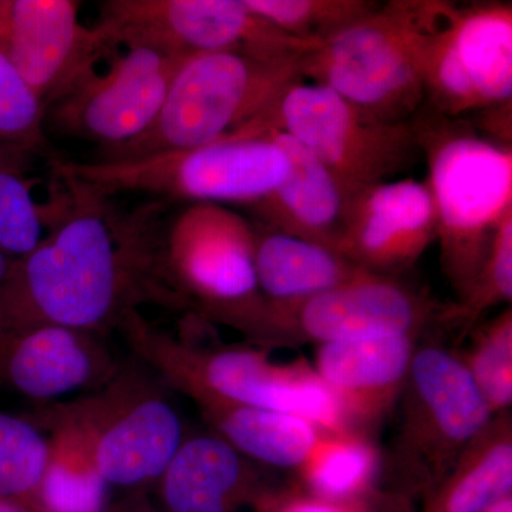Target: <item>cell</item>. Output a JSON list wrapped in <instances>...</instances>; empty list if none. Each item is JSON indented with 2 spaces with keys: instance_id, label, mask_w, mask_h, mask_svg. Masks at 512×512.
Here are the masks:
<instances>
[{
  "instance_id": "cell-28",
  "label": "cell",
  "mask_w": 512,
  "mask_h": 512,
  "mask_svg": "<svg viewBox=\"0 0 512 512\" xmlns=\"http://www.w3.org/2000/svg\"><path fill=\"white\" fill-rule=\"evenodd\" d=\"M463 362L493 416L507 412L512 403L511 308L478 330Z\"/></svg>"
},
{
  "instance_id": "cell-32",
  "label": "cell",
  "mask_w": 512,
  "mask_h": 512,
  "mask_svg": "<svg viewBox=\"0 0 512 512\" xmlns=\"http://www.w3.org/2000/svg\"><path fill=\"white\" fill-rule=\"evenodd\" d=\"M511 113L512 100L495 104L481 111H477L473 127L483 130L495 138V143L511 146Z\"/></svg>"
},
{
  "instance_id": "cell-18",
  "label": "cell",
  "mask_w": 512,
  "mask_h": 512,
  "mask_svg": "<svg viewBox=\"0 0 512 512\" xmlns=\"http://www.w3.org/2000/svg\"><path fill=\"white\" fill-rule=\"evenodd\" d=\"M264 134L274 138L285 151L289 171L272 194L248 210L262 224L336 251L353 192L288 134L279 131Z\"/></svg>"
},
{
  "instance_id": "cell-15",
  "label": "cell",
  "mask_w": 512,
  "mask_h": 512,
  "mask_svg": "<svg viewBox=\"0 0 512 512\" xmlns=\"http://www.w3.org/2000/svg\"><path fill=\"white\" fill-rule=\"evenodd\" d=\"M74 0H0V52L47 109L116 50L103 30L80 22Z\"/></svg>"
},
{
  "instance_id": "cell-26",
  "label": "cell",
  "mask_w": 512,
  "mask_h": 512,
  "mask_svg": "<svg viewBox=\"0 0 512 512\" xmlns=\"http://www.w3.org/2000/svg\"><path fill=\"white\" fill-rule=\"evenodd\" d=\"M377 467L376 448L352 431H325L303 466L313 490L329 500H342L365 490Z\"/></svg>"
},
{
  "instance_id": "cell-12",
  "label": "cell",
  "mask_w": 512,
  "mask_h": 512,
  "mask_svg": "<svg viewBox=\"0 0 512 512\" xmlns=\"http://www.w3.org/2000/svg\"><path fill=\"white\" fill-rule=\"evenodd\" d=\"M433 316L424 296L396 281L365 271L352 281L303 301L264 302L242 333L259 345L339 342L416 336Z\"/></svg>"
},
{
  "instance_id": "cell-22",
  "label": "cell",
  "mask_w": 512,
  "mask_h": 512,
  "mask_svg": "<svg viewBox=\"0 0 512 512\" xmlns=\"http://www.w3.org/2000/svg\"><path fill=\"white\" fill-rule=\"evenodd\" d=\"M205 419L242 456L275 467H303L325 431L296 414L195 397Z\"/></svg>"
},
{
  "instance_id": "cell-1",
  "label": "cell",
  "mask_w": 512,
  "mask_h": 512,
  "mask_svg": "<svg viewBox=\"0 0 512 512\" xmlns=\"http://www.w3.org/2000/svg\"><path fill=\"white\" fill-rule=\"evenodd\" d=\"M49 235L0 286V328L60 326L103 335L141 305L187 309L165 266L167 202L124 208L116 195L53 171Z\"/></svg>"
},
{
  "instance_id": "cell-37",
  "label": "cell",
  "mask_w": 512,
  "mask_h": 512,
  "mask_svg": "<svg viewBox=\"0 0 512 512\" xmlns=\"http://www.w3.org/2000/svg\"><path fill=\"white\" fill-rule=\"evenodd\" d=\"M0 512H29L19 505L8 503V501L0 500Z\"/></svg>"
},
{
  "instance_id": "cell-27",
  "label": "cell",
  "mask_w": 512,
  "mask_h": 512,
  "mask_svg": "<svg viewBox=\"0 0 512 512\" xmlns=\"http://www.w3.org/2000/svg\"><path fill=\"white\" fill-rule=\"evenodd\" d=\"M262 18L286 35L320 43L375 13L373 0H245Z\"/></svg>"
},
{
  "instance_id": "cell-36",
  "label": "cell",
  "mask_w": 512,
  "mask_h": 512,
  "mask_svg": "<svg viewBox=\"0 0 512 512\" xmlns=\"http://www.w3.org/2000/svg\"><path fill=\"white\" fill-rule=\"evenodd\" d=\"M485 512H512V498L511 495L503 498V500L498 501L497 504H494L493 507L488 508Z\"/></svg>"
},
{
  "instance_id": "cell-6",
  "label": "cell",
  "mask_w": 512,
  "mask_h": 512,
  "mask_svg": "<svg viewBox=\"0 0 512 512\" xmlns=\"http://www.w3.org/2000/svg\"><path fill=\"white\" fill-rule=\"evenodd\" d=\"M52 170L72 175L110 194L138 192L161 201L238 204L252 207L279 187L289 160L268 134H229L205 146L121 161H53Z\"/></svg>"
},
{
  "instance_id": "cell-9",
  "label": "cell",
  "mask_w": 512,
  "mask_h": 512,
  "mask_svg": "<svg viewBox=\"0 0 512 512\" xmlns=\"http://www.w3.org/2000/svg\"><path fill=\"white\" fill-rule=\"evenodd\" d=\"M96 26L114 47L147 43L183 56L232 53L299 63L319 46L286 35L245 0H109Z\"/></svg>"
},
{
  "instance_id": "cell-13",
  "label": "cell",
  "mask_w": 512,
  "mask_h": 512,
  "mask_svg": "<svg viewBox=\"0 0 512 512\" xmlns=\"http://www.w3.org/2000/svg\"><path fill=\"white\" fill-rule=\"evenodd\" d=\"M397 466L444 478L494 419L461 357L441 348L414 352L404 384Z\"/></svg>"
},
{
  "instance_id": "cell-19",
  "label": "cell",
  "mask_w": 512,
  "mask_h": 512,
  "mask_svg": "<svg viewBox=\"0 0 512 512\" xmlns=\"http://www.w3.org/2000/svg\"><path fill=\"white\" fill-rule=\"evenodd\" d=\"M414 352V336L322 343L315 372L339 397L349 423L375 420L402 394Z\"/></svg>"
},
{
  "instance_id": "cell-17",
  "label": "cell",
  "mask_w": 512,
  "mask_h": 512,
  "mask_svg": "<svg viewBox=\"0 0 512 512\" xmlns=\"http://www.w3.org/2000/svg\"><path fill=\"white\" fill-rule=\"evenodd\" d=\"M119 369L94 333L50 325L0 328V389L28 399L99 389Z\"/></svg>"
},
{
  "instance_id": "cell-29",
  "label": "cell",
  "mask_w": 512,
  "mask_h": 512,
  "mask_svg": "<svg viewBox=\"0 0 512 512\" xmlns=\"http://www.w3.org/2000/svg\"><path fill=\"white\" fill-rule=\"evenodd\" d=\"M47 107L0 52V144L26 154L47 150Z\"/></svg>"
},
{
  "instance_id": "cell-33",
  "label": "cell",
  "mask_w": 512,
  "mask_h": 512,
  "mask_svg": "<svg viewBox=\"0 0 512 512\" xmlns=\"http://www.w3.org/2000/svg\"><path fill=\"white\" fill-rule=\"evenodd\" d=\"M28 160L29 154L23 153L18 148L0 144V170H6V168H22V170H26L29 163Z\"/></svg>"
},
{
  "instance_id": "cell-7",
  "label": "cell",
  "mask_w": 512,
  "mask_h": 512,
  "mask_svg": "<svg viewBox=\"0 0 512 512\" xmlns=\"http://www.w3.org/2000/svg\"><path fill=\"white\" fill-rule=\"evenodd\" d=\"M266 131L298 141L350 192L392 181L421 157L412 121L372 119L332 90L303 80L232 134L256 137Z\"/></svg>"
},
{
  "instance_id": "cell-31",
  "label": "cell",
  "mask_w": 512,
  "mask_h": 512,
  "mask_svg": "<svg viewBox=\"0 0 512 512\" xmlns=\"http://www.w3.org/2000/svg\"><path fill=\"white\" fill-rule=\"evenodd\" d=\"M45 227L26 170H0V249L13 261L32 254L45 238Z\"/></svg>"
},
{
  "instance_id": "cell-30",
  "label": "cell",
  "mask_w": 512,
  "mask_h": 512,
  "mask_svg": "<svg viewBox=\"0 0 512 512\" xmlns=\"http://www.w3.org/2000/svg\"><path fill=\"white\" fill-rule=\"evenodd\" d=\"M512 299V214L508 215L495 232L490 251L478 272L473 288L461 303L440 311L443 323L468 328L501 303Z\"/></svg>"
},
{
  "instance_id": "cell-35",
  "label": "cell",
  "mask_w": 512,
  "mask_h": 512,
  "mask_svg": "<svg viewBox=\"0 0 512 512\" xmlns=\"http://www.w3.org/2000/svg\"><path fill=\"white\" fill-rule=\"evenodd\" d=\"M13 264V259L9 258L5 252L0 249V286H2L3 281H5L6 276H8L10 271V266Z\"/></svg>"
},
{
  "instance_id": "cell-24",
  "label": "cell",
  "mask_w": 512,
  "mask_h": 512,
  "mask_svg": "<svg viewBox=\"0 0 512 512\" xmlns=\"http://www.w3.org/2000/svg\"><path fill=\"white\" fill-rule=\"evenodd\" d=\"M52 436L40 512H103L109 484L101 477L83 434L47 410Z\"/></svg>"
},
{
  "instance_id": "cell-23",
  "label": "cell",
  "mask_w": 512,
  "mask_h": 512,
  "mask_svg": "<svg viewBox=\"0 0 512 512\" xmlns=\"http://www.w3.org/2000/svg\"><path fill=\"white\" fill-rule=\"evenodd\" d=\"M497 416L444 477L436 512H485L511 495V417Z\"/></svg>"
},
{
  "instance_id": "cell-25",
  "label": "cell",
  "mask_w": 512,
  "mask_h": 512,
  "mask_svg": "<svg viewBox=\"0 0 512 512\" xmlns=\"http://www.w3.org/2000/svg\"><path fill=\"white\" fill-rule=\"evenodd\" d=\"M50 456V440L35 424L0 412V500L40 512V488Z\"/></svg>"
},
{
  "instance_id": "cell-3",
  "label": "cell",
  "mask_w": 512,
  "mask_h": 512,
  "mask_svg": "<svg viewBox=\"0 0 512 512\" xmlns=\"http://www.w3.org/2000/svg\"><path fill=\"white\" fill-rule=\"evenodd\" d=\"M117 329L144 366L190 399L296 414L328 433L349 431L339 397L306 363L276 365L265 350L197 348L154 328L140 311Z\"/></svg>"
},
{
  "instance_id": "cell-8",
  "label": "cell",
  "mask_w": 512,
  "mask_h": 512,
  "mask_svg": "<svg viewBox=\"0 0 512 512\" xmlns=\"http://www.w3.org/2000/svg\"><path fill=\"white\" fill-rule=\"evenodd\" d=\"M299 72L372 119L409 123L424 106V92L407 0L386 3L320 43L302 57Z\"/></svg>"
},
{
  "instance_id": "cell-14",
  "label": "cell",
  "mask_w": 512,
  "mask_h": 512,
  "mask_svg": "<svg viewBox=\"0 0 512 512\" xmlns=\"http://www.w3.org/2000/svg\"><path fill=\"white\" fill-rule=\"evenodd\" d=\"M126 47L106 73L90 74L47 109V128L97 144V153L146 133L187 56L147 43Z\"/></svg>"
},
{
  "instance_id": "cell-2",
  "label": "cell",
  "mask_w": 512,
  "mask_h": 512,
  "mask_svg": "<svg viewBox=\"0 0 512 512\" xmlns=\"http://www.w3.org/2000/svg\"><path fill=\"white\" fill-rule=\"evenodd\" d=\"M426 158L440 261L461 299L473 288L495 232L512 214V146L481 137L470 121L424 104L412 119Z\"/></svg>"
},
{
  "instance_id": "cell-4",
  "label": "cell",
  "mask_w": 512,
  "mask_h": 512,
  "mask_svg": "<svg viewBox=\"0 0 512 512\" xmlns=\"http://www.w3.org/2000/svg\"><path fill=\"white\" fill-rule=\"evenodd\" d=\"M424 104L461 119L512 100L510 2H407Z\"/></svg>"
},
{
  "instance_id": "cell-5",
  "label": "cell",
  "mask_w": 512,
  "mask_h": 512,
  "mask_svg": "<svg viewBox=\"0 0 512 512\" xmlns=\"http://www.w3.org/2000/svg\"><path fill=\"white\" fill-rule=\"evenodd\" d=\"M299 80V63L258 62L232 53L187 56L146 133L97 153L94 161L136 160L205 146L254 120Z\"/></svg>"
},
{
  "instance_id": "cell-34",
  "label": "cell",
  "mask_w": 512,
  "mask_h": 512,
  "mask_svg": "<svg viewBox=\"0 0 512 512\" xmlns=\"http://www.w3.org/2000/svg\"><path fill=\"white\" fill-rule=\"evenodd\" d=\"M286 512H340L336 508L330 507V505L322 503H302L295 505L291 510Z\"/></svg>"
},
{
  "instance_id": "cell-16",
  "label": "cell",
  "mask_w": 512,
  "mask_h": 512,
  "mask_svg": "<svg viewBox=\"0 0 512 512\" xmlns=\"http://www.w3.org/2000/svg\"><path fill=\"white\" fill-rule=\"evenodd\" d=\"M436 239L429 187L403 178L350 195L336 252L373 274L393 276L416 264Z\"/></svg>"
},
{
  "instance_id": "cell-10",
  "label": "cell",
  "mask_w": 512,
  "mask_h": 512,
  "mask_svg": "<svg viewBox=\"0 0 512 512\" xmlns=\"http://www.w3.org/2000/svg\"><path fill=\"white\" fill-rule=\"evenodd\" d=\"M146 372L119 369L94 396L50 409L83 434L109 485L133 487L160 478L184 441L183 424L160 377Z\"/></svg>"
},
{
  "instance_id": "cell-21",
  "label": "cell",
  "mask_w": 512,
  "mask_h": 512,
  "mask_svg": "<svg viewBox=\"0 0 512 512\" xmlns=\"http://www.w3.org/2000/svg\"><path fill=\"white\" fill-rule=\"evenodd\" d=\"M160 478L170 512H231L247 487L248 467L220 436H198L181 443Z\"/></svg>"
},
{
  "instance_id": "cell-20",
  "label": "cell",
  "mask_w": 512,
  "mask_h": 512,
  "mask_svg": "<svg viewBox=\"0 0 512 512\" xmlns=\"http://www.w3.org/2000/svg\"><path fill=\"white\" fill-rule=\"evenodd\" d=\"M255 231L256 279L266 302L303 301L366 271L333 249L262 222L255 224Z\"/></svg>"
},
{
  "instance_id": "cell-11",
  "label": "cell",
  "mask_w": 512,
  "mask_h": 512,
  "mask_svg": "<svg viewBox=\"0 0 512 512\" xmlns=\"http://www.w3.org/2000/svg\"><path fill=\"white\" fill-rule=\"evenodd\" d=\"M255 224L227 205L188 204L165 231L175 289L205 318L241 330L264 302L255 271Z\"/></svg>"
}]
</instances>
